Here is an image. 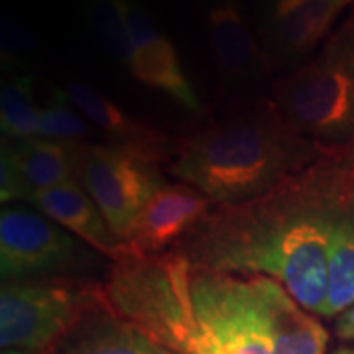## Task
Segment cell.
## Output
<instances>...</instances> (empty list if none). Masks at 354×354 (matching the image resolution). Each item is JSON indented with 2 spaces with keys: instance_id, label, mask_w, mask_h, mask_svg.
Returning <instances> with one entry per match:
<instances>
[{
  "instance_id": "cell-1",
  "label": "cell",
  "mask_w": 354,
  "mask_h": 354,
  "mask_svg": "<svg viewBox=\"0 0 354 354\" xmlns=\"http://www.w3.org/2000/svg\"><path fill=\"white\" fill-rule=\"evenodd\" d=\"M354 171V142L260 197L213 207L176 252L191 264L279 281L307 311L321 315L329 293L333 232Z\"/></svg>"
},
{
  "instance_id": "cell-2",
  "label": "cell",
  "mask_w": 354,
  "mask_h": 354,
  "mask_svg": "<svg viewBox=\"0 0 354 354\" xmlns=\"http://www.w3.org/2000/svg\"><path fill=\"white\" fill-rule=\"evenodd\" d=\"M325 152L268 99L174 140L165 167L218 207L264 195Z\"/></svg>"
},
{
  "instance_id": "cell-3",
  "label": "cell",
  "mask_w": 354,
  "mask_h": 354,
  "mask_svg": "<svg viewBox=\"0 0 354 354\" xmlns=\"http://www.w3.org/2000/svg\"><path fill=\"white\" fill-rule=\"evenodd\" d=\"M272 101L293 130L323 148L354 142V6L323 50L276 81Z\"/></svg>"
},
{
  "instance_id": "cell-4",
  "label": "cell",
  "mask_w": 354,
  "mask_h": 354,
  "mask_svg": "<svg viewBox=\"0 0 354 354\" xmlns=\"http://www.w3.org/2000/svg\"><path fill=\"white\" fill-rule=\"evenodd\" d=\"M189 270V260L176 250L156 256L124 252L113 260L104 281L106 301L116 315L156 342L179 354H193Z\"/></svg>"
},
{
  "instance_id": "cell-5",
  "label": "cell",
  "mask_w": 354,
  "mask_h": 354,
  "mask_svg": "<svg viewBox=\"0 0 354 354\" xmlns=\"http://www.w3.org/2000/svg\"><path fill=\"white\" fill-rule=\"evenodd\" d=\"M106 304L104 281L69 276L2 281L0 346L2 351L48 354L81 317Z\"/></svg>"
},
{
  "instance_id": "cell-6",
  "label": "cell",
  "mask_w": 354,
  "mask_h": 354,
  "mask_svg": "<svg viewBox=\"0 0 354 354\" xmlns=\"http://www.w3.org/2000/svg\"><path fill=\"white\" fill-rule=\"evenodd\" d=\"M193 354H274L248 276L191 264Z\"/></svg>"
},
{
  "instance_id": "cell-7",
  "label": "cell",
  "mask_w": 354,
  "mask_h": 354,
  "mask_svg": "<svg viewBox=\"0 0 354 354\" xmlns=\"http://www.w3.org/2000/svg\"><path fill=\"white\" fill-rule=\"evenodd\" d=\"M169 153L124 144H79L77 179L97 203L113 232L124 241L140 211L165 185Z\"/></svg>"
},
{
  "instance_id": "cell-8",
  "label": "cell",
  "mask_w": 354,
  "mask_h": 354,
  "mask_svg": "<svg viewBox=\"0 0 354 354\" xmlns=\"http://www.w3.org/2000/svg\"><path fill=\"white\" fill-rule=\"evenodd\" d=\"M207 34L221 87L239 106L272 99L274 67L248 24L241 0H207Z\"/></svg>"
},
{
  "instance_id": "cell-9",
  "label": "cell",
  "mask_w": 354,
  "mask_h": 354,
  "mask_svg": "<svg viewBox=\"0 0 354 354\" xmlns=\"http://www.w3.org/2000/svg\"><path fill=\"white\" fill-rule=\"evenodd\" d=\"M83 258L69 230L38 209L8 205L0 213V274L4 281L64 278Z\"/></svg>"
},
{
  "instance_id": "cell-10",
  "label": "cell",
  "mask_w": 354,
  "mask_h": 354,
  "mask_svg": "<svg viewBox=\"0 0 354 354\" xmlns=\"http://www.w3.org/2000/svg\"><path fill=\"white\" fill-rule=\"evenodd\" d=\"M354 0H260L258 34L276 69L301 67Z\"/></svg>"
},
{
  "instance_id": "cell-11",
  "label": "cell",
  "mask_w": 354,
  "mask_h": 354,
  "mask_svg": "<svg viewBox=\"0 0 354 354\" xmlns=\"http://www.w3.org/2000/svg\"><path fill=\"white\" fill-rule=\"evenodd\" d=\"M79 144L36 136L2 140L0 199L4 205L28 203L34 195L77 179Z\"/></svg>"
},
{
  "instance_id": "cell-12",
  "label": "cell",
  "mask_w": 354,
  "mask_h": 354,
  "mask_svg": "<svg viewBox=\"0 0 354 354\" xmlns=\"http://www.w3.org/2000/svg\"><path fill=\"white\" fill-rule=\"evenodd\" d=\"M124 20L132 41V59L128 67L132 77L142 85L169 97L181 109L199 113L201 102L181 67L176 48L158 30L150 14L136 0H124Z\"/></svg>"
},
{
  "instance_id": "cell-13",
  "label": "cell",
  "mask_w": 354,
  "mask_h": 354,
  "mask_svg": "<svg viewBox=\"0 0 354 354\" xmlns=\"http://www.w3.org/2000/svg\"><path fill=\"white\" fill-rule=\"evenodd\" d=\"M215 205L187 183H165L140 211L124 236V250L156 256L174 250Z\"/></svg>"
},
{
  "instance_id": "cell-14",
  "label": "cell",
  "mask_w": 354,
  "mask_h": 354,
  "mask_svg": "<svg viewBox=\"0 0 354 354\" xmlns=\"http://www.w3.org/2000/svg\"><path fill=\"white\" fill-rule=\"evenodd\" d=\"M256 304L264 315L274 354H325L329 333L279 281L250 274Z\"/></svg>"
},
{
  "instance_id": "cell-15",
  "label": "cell",
  "mask_w": 354,
  "mask_h": 354,
  "mask_svg": "<svg viewBox=\"0 0 354 354\" xmlns=\"http://www.w3.org/2000/svg\"><path fill=\"white\" fill-rule=\"evenodd\" d=\"M28 205L36 207L39 213L50 216L51 221L69 230L75 239L111 260H116L127 252L124 244L114 234L109 221L104 218L87 189L79 183V179L41 191L34 195Z\"/></svg>"
},
{
  "instance_id": "cell-16",
  "label": "cell",
  "mask_w": 354,
  "mask_h": 354,
  "mask_svg": "<svg viewBox=\"0 0 354 354\" xmlns=\"http://www.w3.org/2000/svg\"><path fill=\"white\" fill-rule=\"evenodd\" d=\"M48 354H179L101 305L81 317Z\"/></svg>"
},
{
  "instance_id": "cell-17",
  "label": "cell",
  "mask_w": 354,
  "mask_h": 354,
  "mask_svg": "<svg viewBox=\"0 0 354 354\" xmlns=\"http://www.w3.org/2000/svg\"><path fill=\"white\" fill-rule=\"evenodd\" d=\"M64 95L93 127L102 130V134L113 140L111 144L138 146V148L171 153L174 140L132 118L124 109H120L113 99H109L93 85L83 81H69Z\"/></svg>"
},
{
  "instance_id": "cell-18",
  "label": "cell",
  "mask_w": 354,
  "mask_h": 354,
  "mask_svg": "<svg viewBox=\"0 0 354 354\" xmlns=\"http://www.w3.org/2000/svg\"><path fill=\"white\" fill-rule=\"evenodd\" d=\"M354 305V171L342 211L333 232L329 256V293L319 317H335Z\"/></svg>"
},
{
  "instance_id": "cell-19",
  "label": "cell",
  "mask_w": 354,
  "mask_h": 354,
  "mask_svg": "<svg viewBox=\"0 0 354 354\" xmlns=\"http://www.w3.org/2000/svg\"><path fill=\"white\" fill-rule=\"evenodd\" d=\"M0 128L4 140L39 136V109L34 102V77L10 73L0 93Z\"/></svg>"
},
{
  "instance_id": "cell-20",
  "label": "cell",
  "mask_w": 354,
  "mask_h": 354,
  "mask_svg": "<svg viewBox=\"0 0 354 354\" xmlns=\"http://www.w3.org/2000/svg\"><path fill=\"white\" fill-rule=\"evenodd\" d=\"M85 20L97 46L128 69L132 41L124 20V0H85Z\"/></svg>"
},
{
  "instance_id": "cell-21",
  "label": "cell",
  "mask_w": 354,
  "mask_h": 354,
  "mask_svg": "<svg viewBox=\"0 0 354 354\" xmlns=\"http://www.w3.org/2000/svg\"><path fill=\"white\" fill-rule=\"evenodd\" d=\"M93 134V127L75 106L65 99L64 93H55L50 104L39 109V136L59 142H85Z\"/></svg>"
},
{
  "instance_id": "cell-22",
  "label": "cell",
  "mask_w": 354,
  "mask_h": 354,
  "mask_svg": "<svg viewBox=\"0 0 354 354\" xmlns=\"http://www.w3.org/2000/svg\"><path fill=\"white\" fill-rule=\"evenodd\" d=\"M36 36L32 30L16 20V18H2L0 24V53L2 65L10 73H24V67L36 53Z\"/></svg>"
},
{
  "instance_id": "cell-23",
  "label": "cell",
  "mask_w": 354,
  "mask_h": 354,
  "mask_svg": "<svg viewBox=\"0 0 354 354\" xmlns=\"http://www.w3.org/2000/svg\"><path fill=\"white\" fill-rule=\"evenodd\" d=\"M335 330H337V335H339L341 339L354 341V305L353 307H348L344 313H341Z\"/></svg>"
},
{
  "instance_id": "cell-24",
  "label": "cell",
  "mask_w": 354,
  "mask_h": 354,
  "mask_svg": "<svg viewBox=\"0 0 354 354\" xmlns=\"http://www.w3.org/2000/svg\"><path fill=\"white\" fill-rule=\"evenodd\" d=\"M335 354H354V348H339Z\"/></svg>"
}]
</instances>
